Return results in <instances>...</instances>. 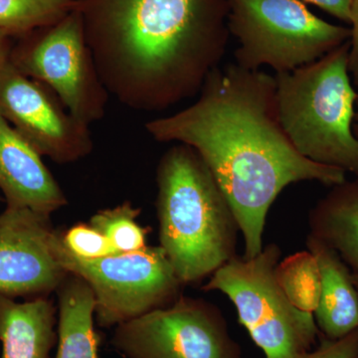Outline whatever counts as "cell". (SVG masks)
Here are the masks:
<instances>
[{"label":"cell","instance_id":"obj_1","mask_svg":"<svg viewBox=\"0 0 358 358\" xmlns=\"http://www.w3.org/2000/svg\"><path fill=\"white\" fill-rule=\"evenodd\" d=\"M192 105L145 124L159 143H183L203 159L232 207L246 258L261 253L268 209L293 183L346 180V171L317 164L292 145L279 121L275 77L236 63L215 68Z\"/></svg>","mask_w":358,"mask_h":358},{"label":"cell","instance_id":"obj_2","mask_svg":"<svg viewBox=\"0 0 358 358\" xmlns=\"http://www.w3.org/2000/svg\"><path fill=\"white\" fill-rule=\"evenodd\" d=\"M76 9L106 89L138 112L199 95L230 36L227 0H77Z\"/></svg>","mask_w":358,"mask_h":358},{"label":"cell","instance_id":"obj_3","mask_svg":"<svg viewBox=\"0 0 358 358\" xmlns=\"http://www.w3.org/2000/svg\"><path fill=\"white\" fill-rule=\"evenodd\" d=\"M157 185L159 246L181 284L202 281L236 256V216L192 148L176 143L164 152Z\"/></svg>","mask_w":358,"mask_h":358},{"label":"cell","instance_id":"obj_4","mask_svg":"<svg viewBox=\"0 0 358 358\" xmlns=\"http://www.w3.org/2000/svg\"><path fill=\"white\" fill-rule=\"evenodd\" d=\"M348 54L350 40L315 62L275 73V105L282 129L301 155L358 178V93Z\"/></svg>","mask_w":358,"mask_h":358},{"label":"cell","instance_id":"obj_5","mask_svg":"<svg viewBox=\"0 0 358 358\" xmlns=\"http://www.w3.org/2000/svg\"><path fill=\"white\" fill-rule=\"evenodd\" d=\"M282 252L268 244L253 258L235 256L203 287L234 303L240 324L266 358H303L320 336L313 313L294 307L275 280Z\"/></svg>","mask_w":358,"mask_h":358},{"label":"cell","instance_id":"obj_6","mask_svg":"<svg viewBox=\"0 0 358 358\" xmlns=\"http://www.w3.org/2000/svg\"><path fill=\"white\" fill-rule=\"evenodd\" d=\"M235 63L247 70L289 72L315 62L350 38V28L317 17L301 0H227Z\"/></svg>","mask_w":358,"mask_h":358},{"label":"cell","instance_id":"obj_7","mask_svg":"<svg viewBox=\"0 0 358 358\" xmlns=\"http://www.w3.org/2000/svg\"><path fill=\"white\" fill-rule=\"evenodd\" d=\"M51 247L66 272L89 285L96 301L95 320L103 329L166 308L181 296L183 285L160 246L88 260L72 255L63 245L61 230L55 229Z\"/></svg>","mask_w":358,"mask_h":358},{"label":"cell","instance_id":"obj_8","mask_svg":"<svg viewBox=\"0 0 358 358\" xmlns=\"http://www.w3.org/2000/svg\"><path fill=\"white\" fill-rule=\"evenodd\" d=\"M9 62L21 74L49 87L85 124L105 117L110 94L87 44L76 7L57 22L14 39Z\"/></svg>","mask_w":358,"mask_h":358},{"label":"cell","instance_id":"obj_9","mask_svg":"<svg viewBox=\"0 0 358 358\" xmlns=\"http://www.w3.org/2000/svg\"><path fill=\"white\" fill-rule=\"evenodd\" d=\"M110 345L124 358H241L220 310L185 296L115 327Z\"/></svg>","mask_w":358,"mask_h":358},{"label":"cell","instance_id":"obj_10","mask_svg":"<svg viewBox=\"0 0 358 358\" xmlns=\"http://www.w3.org/2000/svg\"><path fill=\"white\" fill-rule=\"evenodd\" d=\"M0 115L41 157L57 164H72L93 152L89 124L71 114L49 87L21 74L9 61L0 67Z\"/></svg>","mask_w":358,"mask_h":358},{"label":"cell","instance_id":"obj_11","mask_svg":"<svg viewBox=\"0 0 358 358\" xmlns=\"http://www.w3.org/2000/svg\"><path fill=\"white\" fill-rule=\"evenodd\" d=\"M51 215L6 207L0 214V294L25 300L57 292L67 277L54 256Z\"/></svg>","mask_w":358,"mask_h":358},{"label":"cell","instance_id":"obj_12","mask_svg":"<svg viewBox=\"0 0 358 358\" xmlns=\"http://www.w3.org/2000/svg\"><path fill=\"white\" fill-rule=\"evenodd\" d=\"M0 190L6 207L51 215L68 199L42 157L0 115Z\"/></svg>","mask_w":358,"mask_h":358},{"label":"cell","instance_id":"obj_13","mask_svg":"<svg viewBox=\"0 0 358 358\" xmlns=\"http://www.w3.org/2000/svg\"><path fill=\"white\" fill-rule=\"evenodd\" d=\"M58 341V308L48 296L25 300L0 294L1 358H51Z\"/></svg>","mask_w":358,"mask_h":358},{"label":"cell","instance_id":"obj_14","mask_svg":"<svg viewBox=\"0 0 358 358\" xmlns=\"http://www.w3.org/2000/svg\"><path fill=\"white\" fill-rule=\"evenodd\" d=\"M308 251L317 259L322 291L315 324L324 338L336 341L358 329V294L352 271L336 251L308 235Z\"/></svg>","mask_w":358,"mask_h":358},{"label":"cell","instance_id":"obj_15","mask_svg":"<svg viewBox=\"0 0 358 358\" xmlns=\"http://www.w3.org/2000/svg\"><path fill=\"white\" fill-rule=\"evenodd\" d=\"M310 236L358 270V178L333 186L310 212Z\"/></svg>","mask_w":358,"mask_h":358},{"label":"cell","instance_id":"obj_16","mask_svg":"<svg viewBox=\"0 0 358 358\" xmlns=\"http://www.w3.org/2000/svg\"><path fill=\"white\" fill-rule=\"evenodd\" d=\"M58 341L55 358H100L95 329L96 301L81 278L68 274L59 287Z\"/></svg>","mask_w":358,"mask_h":358},{"label":"cell","instance_id":"obj_17","mask_svg":"<svg viewBox=\"0 0 358 358\" xmlns=\"http://www.w3.org/2000/svg\"><path fill=\"white\" fill-rule=\"evenodd\" d=\"M275 280L289 301L303 312L315 313L319 306L322 278L319 264L310 251H301L278 263Z\"/></svg>","mask_w":358,"mask_h":358},{"label":"cell","instance_id":"obj_18","mask_svg":"<svg viewBox=\"0 0 358 358\" xmlns=\"http://www.w3.org/2000/svg\"><path fill=\"white\" fill-rule=\"evenodd\" d=\"M77 0H0V29L14 39L62 20Z\"/></svg>","mask_w":358,"mask_h":358},{"label":"cell","instance_id":"obj_19","mask_svg":"<svg viewBox=\"0 0 358 358\" xmlns=\"http://www.w3.org/2000/svg\"><path fill=\"white\" fill-rule=\"evenodd\" d=\"M141 212L131 201L99 210L89 223L103 233L115 253H131L147 248L148 228L138 222Z\"/></svg>","mask_w":358,"mask_h":358},{"label":"cell","instance_id":"obj_20","mask_svg":"<svg viewBox=\"0 0 358 358\" xmlns=\"http://www.w3.org/2000/svg\"><path fill=\"white\" fill-rule=\"evenodd\" d=\"M61 239L72 255L81 259L92 260L115 254L107 238L90 223H77L61 231Z\"/></svg>","mask_w":358,"mask_h":358},{"label":"cell","instance_id":"obj_21","mask_svg":"<svg viewBox=\"0 0 358 358\" xmlns=\"http://www.w3.org/2000/svg\"><path fill=\"white\" fill-rule=\"evenodd\" d=\"M357 355L358 329L336 341L322 336L319 348L310 350L303 358H357Z\"/></svg>","mask_w":358,"mask_h":358},{"label":"cell","instance_id":"obj_22","mask_svg":"<svg viewBox=\"0 0 358 358\" xmlns=\"http://www.w3.org/2000/svg\"><path fill=\"white\" fill-rule=\"evenodd\" d=\"M350 38L348 71L355 87L358 88V0H352L350 11Z\"/></svg>","mask_w":358,"mask_h":358},{"label":"cell","instance_id":"obj_23","mask_svg":"<svg viewBox=\"0 0 358 358\" xmlns=\"http://www.w3.org/2000/svg\"><path fill=\"white\" fill-rule=\"evenodd\" d=\"M301 1L317 6L334 17L350 23L352 0H301Z\"/></svg>","mask_w":358,"mask_h":358},{"label":"cell","instance_id":"obj_24","mask_svg":"<svg viewBox=\"0 0 358 358\" xmlns=\"http://www.w3.org/2000/svg\"><path fill=\"white\" fill-rule=\"evenodd\" d=\"M14 38L8 32L0 29V67L9 61Z\"/></svg>","mask_w":358,"mask_h":358},{"label":"cell","instance_id":"obj_25","mask_svg":"<svg viewBox=\"0 0 358 358\" xmlns=\"http://www.w3.org/2000/svg\"><path fill=\"white\" fill-rule=\"evenodd\" d=\"M353 133H355L358 140V98L357 103H355V122H353Z\"/></svg>","mask_w":358,"mask_h":358},{"label":"cell","instance_id":"obj_26","mask_svg":"<svg viewBox=\"0 0 358 358\" xmlns=\"http://www.w3.org/2000/svg\"><path fill=\"white\" fill-rule=\"evenodd\" d=\"M352 278L358 294V270L352 271Z\"/></svg>","mask_w":358,"mask_h":358},{"label":"cell","instance_id":"obj_27","mask_svg":"<svg viewBox=\"0 0 358 358\" xmlns=\"http://www.w3.org/2000/svg\"><path fill=\"white\" fill-rule=\"evenodd\" d=\"M2 200H3V199H2V197H1V196H0V202H1V201H2Z\"/></svg>","mask_w":358,"mask_h":358},{"label":"cell","instance_id":"obj_28","mask_svg":"<svg viewBox=\"0 0 358 358\" xmlns=\"http://www.w3.org/2000/svg\"><path fill=\"white\" fill-rule=\"evenodd\" d=\"M357 358H358V355H357Z\"/></svg>","mask_w":358,"mask_h":358}]
</instances>
